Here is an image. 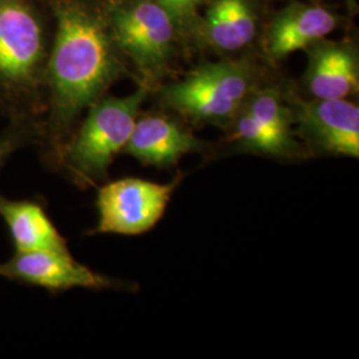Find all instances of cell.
<instances>
[{"label": "cell", "mask_w": 359, "mask_h": 359, "mask_svg": "<svg viewBox=\"0 0 359 359\" xmlns=\"http://www.w3.org/2000/svg\"><path fill=\"white\" fill-rule=\"evenodd\" d=\"M305 137L326 154L358 157L359 108L346 99H314L298 105Z\"/></svg>", "instance_id": "cell-8"}, {"label": "cell", "mask_w": 359, "mask_h": 359, "mask_svg": "<svg viewBox=\"0 0 359 359\" xmlns=\"http://www.w3.org/2000/svg\"><path fill=\"white\" fill-rule=\"evenodd\" d=\"M180 179L168 184L148 180H116L97 192L99 222L92 233L137 236L151 231L165 213Z\"/></svg>", "instance_id": "cell-5"}, {"label": "cell", "mask_w": 359, "mask_h": 359, "mask_svg": "<svg viewBox=\"0 0 359 359\" xmlns=\"http://www.w3.org/2000/svg\"><path fill=\"white\" fill-rule=\"evenodd\" d=\"M57 29L47 57L44 86L50 93V118L39 130L44 163L59 167L69 128L120 75L112 40L102 22L75 3L57 7Z\"/></svg>", "instance_id": "cell-1"}, {"label": "cell", "mask_w": 359, "mask_h": 359, "mask_svg": "<svg viewBox=\"0 0 359 359\" xmlns=\"http://www.w3.org/2000/svg\"><path fill=\"white\" fill-rule=\"evenodd\" d=\"M0 217L16 252L68 250L65 237L36 201L10 200L0 196Z\"/></svg>", "instance_id": "cell-12"}, {"label": "cell", "mask_w": 359, "mask_h": 359, "mask_svg": "<svg viewBox=\"0 0 359 359\" xmlns=\"http://www.w3.org/2000/svg\"><path fill=\"white\" fill-rule=\"evenodd\" d=\"M234 136L238 144L248 152L276 156L290 154L268 129L262 124H259L256 118L246 111L240 116L237 121Z\"/></svg>", "instance_id": "cell-15"}, {"label": "cell", "mask_w": 359, "mask_h": 359, "mask_svg": "<svg viewBox=\"0 0 359 359\" xmlns=\"http://www.w3.org/2000/svg\"><path fill=\"white\" fill-rule=\"evenodd\" d=\"M38 136L35 121H13L11 128L0 135V170L18 149L28 142H38Z\"/></svg>", "instance_id": "cell-16"}, {"label": "cell", "mask_w": 359, "mask_h": 359, "mask_svg": "<svg viewBox=\"0 0 359 359\" xmlns=\"http://www.w3.org/2000/svg\"><path fill=\"white\" fill-rule=\"evenodd\" d=\"M306 86L316 99H346L357 93L358 60L354 51L338 44L317 46L310 53Z\"/></svg>", "instance_id": "cell-11"}, {"label": "cell", "mask_w": 359, "mask_h": 359, "mask_svg": "<svg viewBox=\"0 0 359 359\" xmlns=\"http://www.w3.org/2000/svg\"><path fill=\"white\" fill-rule=\"evenodd\" d=\"M206 34L222 51L248 46L256 35V16L249 0H216L206 15Z\"/></svg>", "instance_id": "cell-13"}, {"label": "cell", "mask_w": 359, "mask_h": 359, "mask_svg": "<svg viewBox=\"0 0 359 359\" xmlns=\"http://www.w3.org/2000/svg\"><path fill=\"white\" fill-rule=\"evenodd\" d=\"M245 111L268 129L289 154L294 152L295 142L292 139L290 115L277 92L268 90L257 93Z\"/></svg>", "instance_id": "cell-14"}, {"label": "cell", "mask_w": 359, "mask_h": 359, "mask_svg": "<svg viewBox=\"0 0 359 359\" xmlns=\"http://www.w3.org/2000/svg\"><path fill=\"white\" fill-rule=\"evenodd\" d=\"M164 8L176 25H184L191 20L204 0H149Z\"/></svg>", "instance_id": "cell-17"}, {"label": "cell", "mask_w": 359, "mask_h": 359, "mask_svg": "<svg viewBox=\"0 0 359 359\" xmlns=\"http://www.w3.org/2000/svg\"><path fill=\"white\" fill-rule=\"evenodd\" d=\"M116 46L145 76H157L167 65L176 23L160 6L136 0L116 6L111 11Z\"/></svg>", "instance_id": "cell-6"}, {"label": "cell", "mask_w": 359, "mask_h": 359, "mask_svg": "<svg viewBox=\"0 0 359 359\" xmlns=\"http://www.w3.org/2000/svg\"><path fill=\"white\" fill-rule=\"evenodd\" d=\"M0 277L51 293L75 287L104 290L117 286L114 280L77 262L69 250L15 252L11 259L0 264Z\"/></svg>", "instance_id": "cell-7"}, {"label": "cell", "mask_w": 359, "mask_h": 359, "mask_svg": "<svg viewBox=\"0 0 359 359\" xmlns=\"http://www.w3.org/2000/svg\"><path fill=\"white\" fill-rule=\"evenodd\" d=\"M252 87L253 74L248 65L222 62L204 65L172 84L164 99L182 115L222 123L237 114Z\"/></svg>", "instance_id": "cell-4"}, {"label": "cell", "mask_w": 359, "mask_h": 359, "mask_svg": "<svg viewBox=\"0 0 359 359\" xmlns=\"http://www.w3.org/2000/svg\"><path fill=\"white\" fill-rule=\"evenodd\" d=\"M337 26L333 13L318 6L297 4L278 13L268 35V52L276 60L305 50L332 34Z\"/></svg>", "instance_id": "cell-10"}, {"label": "cell", "mask_w": 359, "mask_h": 359, "mask_svg": "<svg viewBox=\"0 0 359 359\" xmlns=\"http://www.w3.org/2000/svg\"><path fill=\"white\" fill-rule=\"evenodd\" d=\"M201 148V142L177 123L163 116H145L136 120L124 151L142 164L154 167L175 165L184 154Z\"/></svg>", "instance_id": "cell-9"}, {"label": "cell", "mask_w": 359, "mask_h": 359, "mask_svg": "<svg viewBox=\"0 0 359 359\" xmlns=\"http://www.w3.org/2000/svg\"><path fill=\"white\" fill-rule=\"evenodd\" d=\"M47 65L46 35L28 0H0V103L13 121H35Z\"/></svg>", "instance_id": "cell-2"}, {"label": "cell", "mask_w": 359, "mask_h": 359, "mask_svg": "<svg viewBox=\"0 0 359 359\" xmlns=\"http://www.w3.org/2000/svg\"><path fill=\"white\" fill-rule=\"evenodd\" d=\"M145 95L147 90L140 87L126 97H105L92 104L76 135L65 144L59 167L86 187L105 179L128 142Z\"/></svg>", "instance_id": "cell-3"}]
</instances>
